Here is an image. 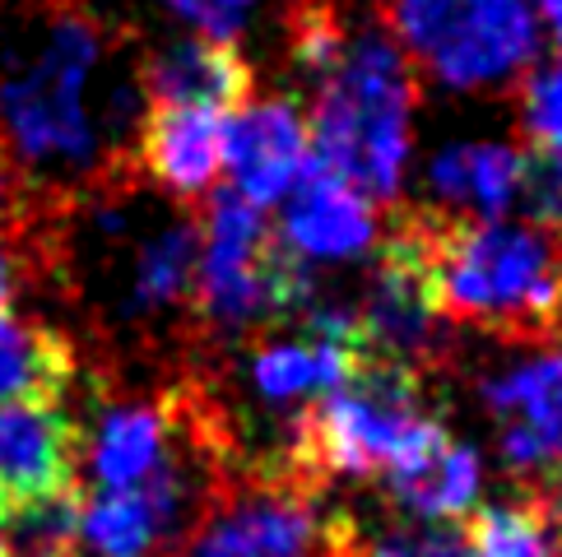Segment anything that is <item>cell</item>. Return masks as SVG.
Instances as JSON below:
<instances>
[{
	"label": "cell",
	"instance_id": "cell-1",
	"mask_svg": "<svg viewBox=\"0 0 562 557\" xmlns=\"http://www.w3.org/2000/svg\"><path fill=\"white\" fill-rule=\"evenodd\" d=\"M437 316L512 344L562 349V232L451 209H395Z\"/></svg>",
	"mask_w": 562,
	"mask_h": 557
},
{
	"label": "cell",
	"instance_id": "cell-2",
	"mask_svg": "<svg viewBox=\"0 0 562 557\" xmlns=\"http://www.w3.org/2000/svg\"><path fill=\"white\" fill-rule=\"evenodd\" d=\"M418 66L391 37H349L339 66L316 84L307 116L312 158L368 201H391L414 145Z\"/></svg>",
	"mask_w": 562,
	"mask_h": 557
},
{
	"label": "cell",
	"instance_id": "cell-3",
	"mask_svg": "<svg viewBox=\"0 0 562 557\" xmlns=\"http://www.w3.org/2000/svg\"><path fill=\"white\" fill-rule=\"evenodd\" d=\"M428 423L437 418L428 409L424 376L363 353L345 386L321 395L297 418L274 461L316 488H326V479H372L386 474Z\"/></svg>",
	"mask_w": 562,
	"mask_h": 557
},
{
	"label": "cell",
	"instance_id": "cell-4",
	"mask_svg": "<svg viewBox=\"0 0 562 557\" xmlns=\"http://www.w3.org/2000/svg\"><path fill=\"white\" fill-rule=\"evenodd\" d=\"M191 307L218 334H247L256 326L303 321L316 307L312 274L270 224L237 191H218L200 224V270Z\"/></svg>",
	"mask_w": 562,
	"mask_h": 557
},
{
	"label": "cell",
	"instance_id": "cell-5",
	"mask_svg": "<svg viewBox=\"0 0 562 557\" xmlns=\"http://www.w3.org/2000/svg\"><path fill=\"white\" fill-rule=\"evenodd\" d=\"M345 511L321 507V488L274 455L210 479L205 507L177 557H330Z\"/></svg>",
	"mask_w": 562,
	"mask_h": 557
},
{
	"label": "cell",
	"instance_id": "cell-6",
	"mask_svg": "<svg viewBox=\"0 0 562 557\" xmlns=\"http://www.w3.org/2000/svg\"><path fill=\"white\" fill-rule=\"evenodd\" d=\"M103 61V33L85 14H56L37 52L0 79V135L24 163H89L98 149L89 79Z\"/></svg>",
	"mask_w": 562,
	"mask_h": 557
},
{
	"label": "cell",
	"instance_id": "cell-7",
	"mask_svg": "<svg viewBox=\"0 0 562 557\" xmlns=\"http://www.w3.org/2000/svg\"><path fill=\"white\" fill-rule=\"evenodd\" d=\"M395 47L451 89H497L535 61L530 0H381Z\"/></svg>",
	"mask_w": 562,
	"mask_h": 557
},
{
	"label": "cell",
	"instance_id": "cell-8",
	"mask_svg": "<svg viewBox=\"0 0 562 557\" xmlns=\"http://www.w3.org/2000/svg\"><path fill=\"white\" fill-rule=\"evenodd\" d=\"M358 340L363 353L386 357L409 372H432L437 363H447V321L437 316L424 270H418L414 251L386 232L376 255V274L368 278V293L353 311Z\"/></svg>",
	"mask_w": 562,
	"mask_h": 557
},
{
	"label": "cell",
	"instance_id": "cell-9",
	"mask_svg": "<svg viewBox=\"0 0 562 557\" xmlns=\"http://www.w3.org/2000/svg\"><path fill=\"white\" fill-rule=\"evenodd\" d=\"M484 405L502 418V461L530 488L562 474V349H544L507 372H493Z\"/></svg>",
	"mask_w": 562,
	"mask_h": 557
},
{
	"label": "cell",
	"instance_id": "cell-10",
	"mask_svg": "<svg viewBox=\"0 0 562 557\" xmlns=\"http://www.w3.org/2000/svg\"><path fill=\"white\" fill-rule=\"evenodd\" d=\"M85 432L61 400L0 405V515L37 497L79 488Z\"/></svg>",
	"mask_w": 562,
	"mask_h": 557
},
{
	"label": "cell",
	"instance_id": "cell-11",
	"mask_svg": "<svg viewBox=\"0 0 562 557\" xmlns=\"http://www.w3.org/2000/svg\"><path fill=\"white\" fill-rule=\"evenodd\" d=\"M312 163V130L303 107L289 98H266V103H243L228 116V154L224 172L233 191L266 209L297 186V177Z\"/></svg>",
	"mask_w": 562,
	"mask_h": 557
},
{
	"label": "cell",
	"instance_id": "cell-12",
	"mask_svg": "<svg viewBox=\"0 0 562 557\" xmlns=\"http://www.w3.org/2000/svg\"><path fill=\"white\" fill-rule=\"evenodd\" d=\"M228 116L200 107H145L131 168L177 201H205L224 172Z\"/></svg>",
	"mask_w": 562,
	"mask_h": 557
},
{
	"label": "cell",
	"instance_id": "cell-13",
	"mask_svg": "<svg viewBox=\"0 0 562 557\" xmlns=\"http://www.w3.org/2000/svg\"><path fill=\"white\" fill-rule=\"evenodd\" d=\"M279 237L303 261H353L376 242V214L368 195H358L345 177L312 158L297 186L284 195Z\"/></svg>",
	"mask_w": 562,
	"mask_h": 557
},
{
	"label": "cell",
	"instance_id": "cell-14",
	"mask_svg": "<svg viewBox=\"0 0 562 557\" xmlns=\"http://www.w3.org/2000/svg\"><path fill=\"white\" fill-rule=\"evenodd\" d=\"M182 502H187V479H182V461H177V418H172V451L164 469H154L135 488L89 497L85 544L98 557H158L164 539L177 530Z\"/></svg>",
	"mask_w": 562,
	"mask_h": 557
},
{
	"label": "cell",
	"instance_id": "cell-15",
	"mask_svg": "<svg viewBox=\"0 0 562 557\" xmlns=\"http://www.w3.org/2000/svg\"><path fill=\"white\" fill-rule=\"evenodd\" d=\"M484 484L479 455L447 436L441 423H428L409 442V451L386 469V488L414 521L424 525H447L456 515H465Z\"/></svg>",
	"mask_w": 562,
	"mask_h": 557
},
{
	"label": "cell",
	"instance_id": "cell-16",
	"mask_svg": "<svg viewBox=\"0 0 562 557\" xmlns=\"http://www.w3.org/2000/svg\"><path fill=\"white\" fill-rule=\"evenodd\" d=\"M251 66L233 43L191 37L145 66V107H200L233 116L251 98Z\"/></svg>",
	"mask_w": 562,
	"mask_h": 557
},
{
	"label": "cell",
	"instance_id": "cell-17",
	"mask_svg": "<svg viewBox=\"0 0 562 557\" xmlns=\"http://www.w3.org/2000/svg\"><path fill=\"white\" fill-rule=\"evenodd\" d=\"M363 357V340L353 334H312L303 340H279L251 353V386L266 405H316L349 382V372Z\"/></svg>",
	"mask_w": 562,
	"mask_h": 557
},
{
	"label": "cell",
	"instance_id": "cell-18",
	"mask_svg": "<svg viewBox=\"0 0 562 557\" xmlns=\"http://www.w3.org/2000/svg\"><path fill=\"white\" fill-rule=\"evenodd\" d=\"M526 154L512 145H451L432 158L428 186L451 214L502 218L520 201Z\"/></svg>",
	"mask_w": 562,
	"mask_h": 557
},
{
	"label": "cell",
	"instance_id": "cell-19",
	"mask_svg": "<svg viewBox=\"0 0 562 557\" xmlns=\"http://www.w3.org/2000/svg\"><path fill=\"white\" fill-rule=\"evenodd\" d=\"M168 451H172V405L168 400L116 405L103 423H98L93 442H89L98 492L145 484L154 469H164Z\"/></svg>",
	"mask_w": 562,
	"mask_h": 557
},
{
	"label": "cell",
	"instance_id": "cell-20",
	"mask_svg": "<svg viewBox=\"0 0 562 557\" xmlns=\"http://www.w3.org/2000/svg\"><path fill=\"white\" fill-rule=\"evenodd\" d=\"M70 376H75V344L61 330L0 311V405L61 400Z\"/></svg>",
	"mask_w": 562,
	"mask_h": 557
},
{
	"label": "cell",
	"instance_id": "cell-21",
	"mask_svg": "<svg viewBox=\"0 0 562 557\" xmlns=\"http://www.w3.org/2000/svg\"><path fill=\"white\" fill-rule=\"evenodd\" d=\"M85 488H66L52 497H37L29 507H14L0 515V539L5 557H75L85 544Z\"/></svg>",
	"mask_w": 562,
	"mask_h": 557
},
{
	"label": "cell",
	"instance_id": "cell-22",
	"mask_svg": "<svg viewBox=\"0 0 562 557\" xmlns=\"http://www.w3.org/2000/svg\"><path fill=\"white\" fill-rule=\"evenodd\" d=\"M195 270H200V224L164 228L135 261L131 307L135 311H158V307L187 303L191 288H195Z\"/></svg>",
	"mask_w": 562,
	"mask_h": 557
},
{
	"label": "cell",
	"instance_id": "cell-23",
	"mask_svg": "<svg viewBox=\"0 0 562 557\" xmlns=\"http://www.w3.org/2000/svg\"><path fill=\"white\" fill-rule=\"evenodd\" d=\"M520 135L530 154H562V61L539 66L520 84Z\"/></svg>",
	"mask_w": 562,
	"mask_h": 557
},
{
	"label": "cell",
	"instance_id": "cell-24",
	"mask_svg": "<svg viewBox=\"0 0 562 557\" xmlns=\"http://www.w3.org/2000/svg\"><path fill=\"white\" fill-rule=\"evenodd\" d=\"M520 201L530 209V224L562 232V154H526Z\"/></svg>",
	"mask_w": 562,
	"mask_h": 557
},
{
	"label": "cell",
	"instance_id": "cell-25",
	"mask_svg": "<svg viewBox=\"0 0 562 557\" xmlns=\"http://www.w3.org/2000/svg\"><path fill=\"white\" fill-rule=\"evenodd\" d=\"M164 5L182 14L187 24H195L200 37L233 43V37H243V29L251 24V14L266 5V0H164Z\"/></svg>",
	"mask_w": 562,
	"mask_h": 557
},
{
	"label": "cell",
	"instance_id": "cell-26",
	"mask_svg": "<svg viewBox=\"0 0 562 557\" xmlns=\"http://www.w3.org/2000/svg\"><path fill=\"white\" fill-rule=\"evenodd\" d=\"M539 10H544V19H549V33H553V43L562 47V0H539Z\"/></svg>",
	"mask_w": 562,
	"mask_h": 557
},
{
	"label": "cell",
	"instance_id": "cell-27",
	"mask_svg": "<svg viewBox=\"0 0 562 557\" xmlns=\"http://www.w3.org/2000/svg\"><path fill=\"white\" fill-rule=\"evenodd\" d=\"M10 288H14V284H10V255L0 251V311L10 307Z\"/></svg>",
	"mask_w": 562,
	"mask_h": 557
},
{
	"label": "cell",
	"instance_id": "cell-28",
	"mask_svg": "<svg viewBox=\"0 0 562 557\" xmlns=\"http://www.w3.org/2000/svg\"><path fill=\"white\" fill-rule=\"evenodd\" d=\"M10 214V172H5V163H0V218Z\"/></svg>",
	"mask_w": 562,
	"mask_h": 557
},
{
	"label": "cell",
	"instance_id": "cell-29",
	"mask_svg": "<svg viewBox=\"0 0 562 557\" xmlns=\"http://www.w3.org/2000/svg\"><path fill=\"white\" fill-rule=\"evenodd\" d=\"M0 557H5V539H0Z\"/></svg>",
	"mask_w": 562,
	"mask_h": 557
}]
</instances>
